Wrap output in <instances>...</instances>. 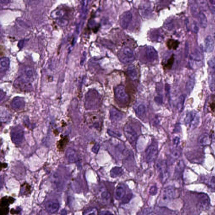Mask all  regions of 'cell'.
Returning a JSON list of instances; mask_svg holds the SVG:
<instances>
[{"label": "cell", "mask_w": 215, "mask_h": 215, "mask_svg": "<svg viewBox=\"0 0 215 215\" xmlns=\"http://www.w3.org/2000/svg\"><path fill=\"white\" fill-rule=\"evenodd\" d=\"M114 96L115 99L120 104L126 105L130 102V97L126 90L125 86L120 85L114 88Z\"/></svg>", "instance_id": "6da1fadb"}, {"label": "cell", "mask_w": 215, "mask_h": 215, "mask_svg": "<svg viewBox=\"0 0 215 215\" xmlns=\"http://www.w3.org/2000/svg\"><path fill=\"white\" fill-rule=\"evenodd\" d=\"M119 57L121 62L125 64H131L135 60L133 51L128 47H124L121 50Z\"/></svg>", "instance_id": "7a4b0ae2"}, {"label": "cell", "mask_w": 215, "mask_h": 215, "mask_svg": "<svg viewBox=\"0 0 215 215\" xmlns=\"http://www.w3.org/2000/svg\"><path fill=\"white\" fill-rule=\"evenodd\" d=\"M158 154V145L157 142H152L145 150V158L147 162H151L156 160Z\"/></svg>", "instance_id": "3957f363"}, {"label": "cell", "mask_w": 215, "mask_h": 215, "mask_svg": "<svg viewBox=\"0 0 215 215\" xmlns=\"http://www.w3.org/2000/svg\"><path fill=\"white\" fill-rule=\"evenodd\" d=\"M124 132L129 142L132 145H134L138 138V134L135 130L130 125L126 124L124 127Z\"/></svg>", "instance_id": "277c9868"}, {"label": "cell", "mask_w": 215, "mask_h": 215, "mask_svg": "<svg viewBox=\"0 0 215 215\" xmlns=\"http://www.w3.org/2000/svg\"><path fill=\"white\" fill-rule=\"evenodd\" d=\"M199 121L200 118L198 114L194 111L188 113L185 119L187 124L192 129L195 128L198 125Z\"/></svg>", "instance_id": "5b68a950"}, {"label": "cell", "mask_w": 215, "mask_h": 215, "mask_svg": "<svg viewBox=\"0 0 215 215\" xmlns=\"http://www.w3.org/2000/svg\"><path fill=\"white\" fill-rule=\"evenodd\" d=\"M198 207L201 210L209 209L210 206V199L208 196L204 193H199L197 195Z\"/></svg>", "instance_id": "8992f818"}, {"label": "cell", "mask_w": 215, "mask_h": 215, "mask_svg": "<svg viewBox=\"0 0 215 215\" xmlns=\"http://www.w3.org/2000/svg\"><path fill=\"white\" fill-rule=\"evenodd\" d=\"M157 168L161 179L163 181L166 180L168 176L167 163L166 160L158 161L157 164Z\"/></svg>", "instance_id": "52a82bcc"}, {"label": "cell", "mask_w": 215, "mask_h": 215, "mask_svg": "<svg viewBox=\"0 0 215 215\" xmlns=\"http://www.w3.org/2000/svg\"><path fill=\"white\" fill-rule=\"evenodd\" d=\"M14 202L13 198H3L1 202V215H6L9 211V204Z\"/></svg>", "instance_id": "ba28073f"}, {"label": "cell", "mask_w": 215, "mask_h": 215, "mask_svg": "<svg viewBox=\"0 0 215 215\" xmlns=\"http://www.w3.org/2000/svg\"><path fill=\"white\" fill-rule=\"evenodd\" d=\"M132 13L129 11L123 13L120 17L119 20L120 24L122 28L124 29H127L132 21Z\"/></svg>", "instance_id": "9c48e42d"}, {"label": "cell", "mask_w": 215, "mask_h": 215, "mask_svg": "<svg viewBox=\"0 0 215 215\" xmlns=\"http://www.w3.org/2000/svg\"><path fill=\"white\" fill-rule=\"evenodd\" d=\"M146 58L147 60L150 62H153L157 59L158 54L153 47L149 46L146 48Z\"/></svg>", "instance_id": "30bf717a"}, {"label": "cell", "mask_w": 215, "mask_h": 215, "mask_svg": "<svg viewBox=\"0 0 215 215\" xmlns=\"http://www.w3.org/2000/svg\"><path fill=\"white\" fill-rule=\"evenodd\" d=\"M123 117V113L116 108H113L110 111V119L113 122H119Z\"/></svg>", "instance_id": "8fae6325"}, {"label": "cell", "mask_w": 215, "mask_h": 215, "mask_svg": "<svg viewBox=\"0 0 215 215\" xmlns=\"http://www.w3.org/2000/svg\"><path fill=\"white\" fill-rule=\"evenodd\" d=\"M198 142L201 146L205 147L210 145L211 142V137L208 133H203L199 137Z\"/></svg>", "instance_id": "7c38bea8"}, {"label": "cell", "mask_w": 215, "mask_h": 215, "mask_svg": "<svg viewBox=\"0 0 215 215\" xmlns=\"http://www.w3.org/2000/svg\"><path fill=\"white\" fill-rule=\"evenodd\" d=\"M45 207L47 211L51 213H55L57 212L59 208V203L58 201L53 200L46 202Z\"/></svg>", "instance_id": "4fadbf2b"}, {"label": "cell", "mask_w": 215, "mask_h": 215, "mask_svg": "<svg viewBox=\"0 0 215 215\" xmlns=\"http://www.w3.org/2000/svg\"><path fill=\"white\" fill-rule=\"evenodd\" d=\"M214 41L211 36H207L205 40V50L206 52L210 53L213 51Z\"/></svg>", "instance_id": "5bb4252c"}, {"label": "cell", "mask_w": 215, "mask_h": 215, "mask_svg": "<svg viewBox=\"0 0 215 215\" xmlns=\"http://www.w3.org/2000/svg\"><path fill=\"white\" fill-rule=\"evenodd\" d=\"M175 190L172 187H166L164 190L163 194V199L164 200H169L175 197Z\"/></svg>", "instance_id": "9a60e30c"}, {"label": "cell", "mask_w": 215, "mask_h": 215, "mask_svg": "<svg viewBox=\"0 0 215 215\" xmlns=\"http://www.w3.org/2000/svg\"><path fill=\"white\" fill-rule=\"evenodd\" d=\"M126 73L130 78L132 80H136L138 78V70L134 65H130L127 69Z\"/></svg>", "instance_id": "2e32d148"}, {"label": "cell", "mask_w": 215, "mask_h": 215, "mask_svg": "<svg viewBox=\"0 0 215 215\" xmlns=\"http://www.w3.org/2000/svg\"><path fill=\"white\" fill-rule=\"evenodd\" d=\"M202 58H203V55L202 51L199 48H196L192 54L190 55V61L201 62Z\"/></svg>", "instance_id": "e0dca14e"}, {"label": "cell", "mask_w": 215, "mask_h": 215, "mask_svg": "<svg viewBox=\"0 0 215 215\" xmlns=\"http://www.w3.org/2000/svg\"><path fill=\"white\" fill-rule=\"evenodd\" d=\"M195 83V79L194 75H191L189 77L186 85V90L187 93L190 94L192 92L194 87Z\"/></svg>", "instance_id": "ac0fdd59"}, {"label": "cell", "mask_w": 215, "mask_h": 215, "mask_svg": "<svg viewBox=\"0 0 215 215\" xmlns=\"http://www.w3.org/2000/svg\"><path fill=\"white\" fill-rule=\"evenodd\" d=\"M179 41L172 39L168 40L166 43V46L169 50H176L179 47Z\"/></svg>", "instance_id": "d6986e66"}, {"label": "cell", "mask_w": 215, "mask_h": 215, "mask_svg": "<svg viewBox=\"0 0 215 215\" xmlns=\"http://www.w3.org/2000/svg\"><path fill=\"white\" fill-rule=\"evenodd\" d=\"M124 173L123 170L119 167H115L111 170L110 175L111 177L116 178L122 176Z\"/></svg>", "instance_id": "ffe728a7"}, {"label": "cell", "mask_w": 215, "mask_h": 215, "mask_svg": "<svg viewBox=\"0 0 215 215\" xmlns=\"http://www.w3.org/2000/svg\"><path fill=\"white\" fill-rule=\"evenodd\" d=\"M199 23L202 28H205L208 26V20L206 15L202 12H200L198 15Z\"/></svg>", "instance_id": "44dd1931"}, {"label": "cell", "mask_w": 215, "mask_h": 215, "mask_svg": "<svg viewBox=\"0 0 215 215\" xmlns=\"http://www.w3.org/2000/svg\"><path fill=\"white\" fill-rule=\"evenodd\" d=\"M9 60L8 58L3 57L1 58V72H4L9 68Z\"/></svg>", "instance_id": "7402d4cb"}, {"label": "cell", "mask_w": 215, "mask_h": 215, "mask_svg": "<svg viewBox=\"0 0 215 215\" xmlns=\"http://www.w3.org/2000/svg\"><path fill=\"white\" fill-rule=\"evenodd\" d=\"M186 97V95L183 94L181 95L179 98L177 105V108L179 112H181L183 110Z\"/></svg>", "instance_id": "603a6c76"}, {"label": "cell", "mask_w": 215, "mask_h": 215, "mask_svg": "<svg viewBox=\"0 0 215 215\" xmlns=\"http://www.w3.org/2000/svg\"><path fill=\"white\" fill-rule=\"evenodd\" d=\"M181 151L180 150H175L172 152L171 154L170 155V161L171 163H174L181 156Z\"/></svg>", "instance_id": "cb8c5ba5"}, {"label": "cell", "mask_w": 215, "mask_h": 215, "mask_svg": "<svg viewBox=\"0 0 215 215\" xmlns=\"http://www.w3.org/2000/svg\"><path fill=\"white\" fill-rule=\"evenodd\" d=\"M125 194V191L122 187H119L116 189L115 192V197L117 200H121L124 197Z\"/></svg>", "instance_id": "d4e9b609"}, {"label": "cell", "mask_w": 215, "mask_h": 215, "mask_svg": "<svg viewBox=\"0 0 215 215\" xmlns=\"http://www.w3.org/2000/svg\"><path fill=\"white\" fill-rule=\"evenodd\" d=\"M206 184L211 191H215V176H212L206 182Z\"/></svg>", "instance_id": "484cf974"}, {"label": "cell", "mask_w": 215, "mask_h": 215, "mask_svg": "<svg viewBox=\"0 0 215 215\" xmlns=\"http://www.w3.org/2000/svg\"><path fill=\"white\" fill-rule=\"evenodd\" d=\"M68 139L67 137H65L63 139H61L58 144L57 147L61 150H64V148L67 144Z\"/></svg>", "instance_id": "4316f807"}, {"label": "cell", "mask_w": 215, "mask_h": 215, "mask_svg": "<svg viewBox=\"0 0 215 215\" xmlns=\"http://www.w3.org/2000/svg\"><path fill=\"white\" fill-rule=\"evenodd\" d=\"M136 112L138 116H143L144 114L145 113V106L143 104L139 105L137 108L136 111Z\"/></svg>", "instance_id": "83f0119b"}, {"label": "cell", "mask_w": 215, "mask_h": 215, "mask_svg": "<svg viewBox=\"0 0 215 215\" xmlns=\"http://www.w3.org/2000/svg\"><path fill=\"white\" fill-rule=\"evenodd\" d=\"M83 215H98V210L96 208H89L85 210Z\"/></svg>", "instance_id": "f1b7e54d"}, {"label": "cell", "mask_w": 215, "mask_h": 215, "mask_svg": "<svg viewBox=\"0 0 215 215\" xmlns=\"http://www.w3.org/2000/svg\"><path fill=\"white\" fill-rule=\"evenodd\" d=\"M190 9L192 15L194 16H196L198 13V6L197 5V3H195L194 2H191L190 3Z\"/></svg>", "instance_id": "f546056e"}, {"label": "cell", "mask_w": 215, "mask_h": 215, "mask_svg": "<svg viewBox=\"0 0 215 215\" xmlns=\"http://www.w3.org/2000/svg\"><path fill=\"white\" fill-rule=\"evenodd\" d=\"M174 61H175V57H174V55H172L167 61V62L164 66L165 68L167 70H170V69H171L173 64H174Z\"/></svg>", "instance_id": "4dcf8cb0"}, {"label": "cell", "mask_w": 215, "mask_h": 215, "mask_svg": "<svg viewBox=\"0 0 215 215\" xmlns=\"http://www.w3.org/2000/svg\"><path fill=\"white\" fill-rule=\"evenodd\" d=\"M132 197V194H126L124 197L122 199V202L123 203H127L130 202Z\"/></svg>", "instance_id": "1f68e13d"}, {"label": "cell", "mask_w": 215, "mask_h": 215, "mask_svg": "<svg viewBox=\"0 0 215 215\" xmlns=\"http://www.w3.org/2000/svg\"><path fill=\"white\" fill-rule=\"evenodd\" d=\"M108 134H109L111 137H112L113 138H119L121 136V134L119 133H116L114 131L111 130H108L107 131Z\"/></svg>", "instance_id": "d6a6232c"}, {"label": "cell", "mask_w": 215, "mask_h": 215, "mask_svg": "<svg viewBox=\"0 0 215 215\" xmlns=\"http://www.w3.org/2000/svg\"><path fill=\"white\" fill-rule=\"evenodd\" d=\"M192 31L195 33H198V32L199 28L197 23L196 21H194L192 25Z\"/></svg>", "instance_id": "836d02e7"}, {"label": "cell", "mask_w": 215, "mask_h": 215, "mask_svg": "<svg viewBox=\"0 0 215 215\" xmlns=\"http://www.w3.org/2000/svg\"><path fill=\"white\" fill-rule=\"evenodd\" d=\"M154 100L155 102L159 105H161L163 102L162 97L160 96H157V97H155Z\"/></svg>", "instance_id": "e575fe53"}, {"label": "cell", "mask_w": 215, "mask_h": 215, "mask_svg": "<svg viewBox=\"0 0 215 215\" xmlns=\"http://www.w3.org/2000/svg\"><path fill=\"white\" fill-rule=\"evenodd\" d=\"M180 138L178 137H175L173 139V144L175 147H177L179 145V144L180 143Z\"/></svg>", "instance_id": "d590c367"}, {"label": "cell", "mask_w": 215, "mask_h": 215, "mask_svg": "<svg viewBox=\"0 0 215 215\" xmlns=\"http://www.w3.org/2000/svg\"><path fill=\"white\" fill-rule=\"evenodd\" d=\"M157 187L152 186L150 188V193L152 195H155L157 193Z\"/></svg>", "instance_id": "8d00e7d4"}, {"label": "cell", "mask_w": 215, "mask_h": 215, "mask_svg": "<svg viewBox=\"0 0 215 215\" xmlns=\"http://www.w3.org/2000/svg\"><path fill=\"white\" fill-rule=\"evenodd\" d=\"M110 194L109 192H106V191H104L102 193L101 197L103 198L108 199L110 198Z\"/></svg>", "instance_id": "74e56055"}, {"label": "cell", "mask_w": 215, "mask_h": 215, "mask_svg": "<svg viewBox=\"0 0 215 215\" xmlns=\"http://www.w3.org/2000/svg\"><path fill=\"white\" fill-rule=\"evenodd\" d=\"M100 149V145L99 144L96 143L93 148H92V151L94 152L95 153H98V151Z\"/></svg>", "instance_id": "f35d334b"}, {"label": "cell", "mask_w": 215, "mask_h": 215, "mask_svg": "<svg viewBox=\"0 0 215 215\" xmlns=\"http://www.w3.org/2000/svg\"><path fill=\"white\" fill-rule=\"evenodd\" d=\"M208 64L210 67L215 69V59L210 60L208 62Z\"/></svg>", "instance_id": "ab89813d"}, {"label": "cell", "mask_w": 215, "mask_h": 215, "mask_svg": "<svg viewBox=\"0 0 215 215\" xmlns=\"http://www.w3.org/2000/svg\"><path fill=\"white\" fill-rule=\"evenodd\" d=\"M209 88L212 92H215V83L210 82L209 83Z\"/></svg>", "instance_id": "60d3db41"}, {"label": "cell", "mask_w": 215, "mask_h": 215, "mask_svg": "<svg viewBox=\"0 0 215 215\" xmlns=\"http://www.w3.org/2000/svg\"><path fill=\"white\" fill-rule=\"evenodd\" d=\"M189 52V44L187 43H186L185 47V55L186 57H187Z\"/></svg>", "instance_id": "b9f144b4"}, {"label": "cell", "mask_w": 215, "mask_h": 215, "mask_svg": "<svg viewBox=\"0 0 215 215\" xmlns=\"http://www.w3.org/2000/svg\"><path fill=\"white\" fill-rule=\"evenodd\" d=\"M100 215H114L112 213L108 211H102L100 213Z\"/></svg>", "instance_id": "7bdbcfd3"}, {"label": "cell", "mask_w": 215, "mask_h": 215, "mask_svg": "<svg viewBox=\"0 0 215 215\" xmlns=\"http://www.w3.org/2000/svg\"><path fill=\"white\" fill-rule=\"evenodd\" d=\"M24 41L23 40H21L20 41V42H19V43H18V47H20V49H21V48H22V47L24 45Z\"/></svg>", "instance_id": "ee69618b"}, {"label": "cell", "mask_w": 215, "mask_h": 215, "mask_svg": "<svg viewBox=\"0 0 215 215\" xmlns=\"http://www.w3.org/2000/svg\"><path fill=\"white\" fill-rule=\"evenodd\" d=\"M210 9L213 14H215V7L214 6H210Z\"/></svg>", "instance_id": "f6af8a7d"}, {"label": "cell", "mask_w": 215, "mask_h": 215, "mask_svg": "<svg viewBox=\"0 0 215 215\" xmlns=\"http://www.w3.org/2000/svg\"><path fill=\"white\" fill-rule=\"evenodd\" d=\"M213 28H212V33L213 35V37L214 39L215 40V25L213 26Z\"/></svg>", "instance_id": "bcb514c9"}, {"label": "cell", "mask_w": 215, "mask_h": 215, "mask_svg": "<svg viewBox=\"0 0 215 215\" xmlns=\"http://www.w3.org/2000/svg\"><path fill=\"white\" fill-rule=\"evenodd\" d=\"M210 2L211 4H214V5L215 4V0H210Z\"/></svg>", "instance_id": "7dc6e473"}]
</instances>
